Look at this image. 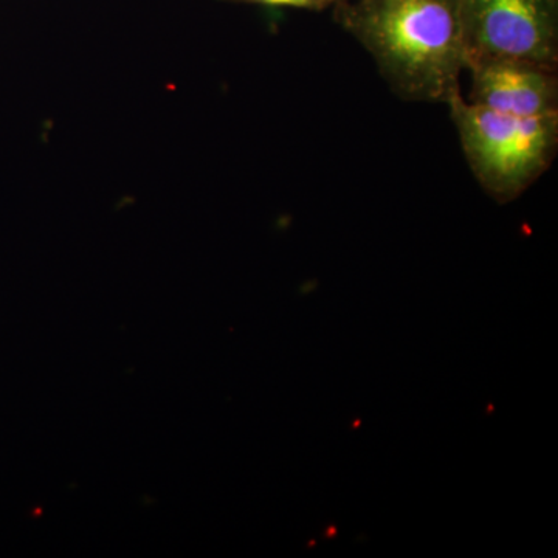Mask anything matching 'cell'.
<instances>
[{"mask_svg": "<svg viewBox=\"0 0 558 558\" xmlns=\"http://www.w3.org/2000/svg\"><path fill=\"white\" fill-rule=\"evenodd\" d=\"M241 2L259 3L267 7H284V9L296 10H323L325 2L323 0H241Z\"/></svg>", "mask_w": 558, "mask_h": 558, "instance_id": "obj_5", "label": "cell"}, {"mask_svg": "<svg viewBox=\"0 0 558 558\" xmlns=\"http://www.w3.org/2000/svg\"><path fill=\"white\" fill-rule=\"evenodd\" d=\"M465 69L513 60L557 69L558 0H458Z\"/></svg>", "mask_w": 558, "mask_h": 558, "instance_id": "obj_3", "label": "cell"}, {"mask_svg": "<svg viewBox=\"0 0 558 558\" xmlns=\"http://www.w3.org/2000/svg\"><path fill=\"white\" fill-rule=\"evenodd\" d=\"M470 102L517 117L558 113L557 69L535 62L497 60L468 68Z\"/></svg>", "mask_w": 558, "mask_h": 558, "instance_id": "obj_4", "label": "cell"}, {"mask_svg": "<svg viewBox=\"0 0 558 558\" xmlns=\"http://www.w3.org/2000/svg\"><path fill=\"white\" fill-rule=\"evenodd\" d=\"M336 16L402 100L447 102L461 92L458 0H343Z\"/></svg>", "mask_w": 558, "mask_h": 558, "instance_id": "obj_1", "label": "cell"}, {"mask_svg": "<svg viewBox=\"0 0 558 558\" xmlns=\"http://www.w3.org/2000/svg\"><path fill=\"white\" fill-rule=\"evenodd\" d=\"M325 2V5L328 7L330 3H340L343 2V0H323Z\"/></svg>", "mask_w": 558, "mask_h": 558, "instance_id": "obj_6", "label": "cell"}, {"mask_svg": "<svg viewBox=\"0 0 558 558\" xmlns=\"http://www.w3.org/2000/svg\"><path fill=\"white\" fill-rule=\"evenodd\" d=\"M475 179L488 196L508 204L549 170L558 149V113L517 117L465 101L446 102Z\"/></svg>", "mask_w": 558, "mask_h": 558, "instance_id": "obj_2", "label": "cell"}]
</instances>
